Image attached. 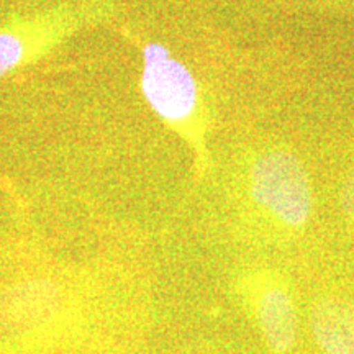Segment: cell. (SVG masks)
Masks as SVG:
<instances>
[{
	"mask_svg": "<svg viewBox=\"0 0 354 354\" xmlns=\"http://www.w3.org/2000/svg\"><path fill=\"white\" fill-rule=\"evenodd\" d=\"M250 194L266 218L284 232H300L312 216L313 197L307 171L287 149H269L254 159Z\"/></svg>",
	"mask_w": 354,
	"mask_h": 354,
	"instance_id": "6da1fadb",
	"label": "cell"
},
{
	"mask_svg": "<svg viewBox=\"0 0 354 354\" xmlns=\"http://www.w3.org/2000/svg\"><path fill=\"white\" fill-rule=\"evenodd\" d=\"M240 294L268 348L276 354L290 353L297 343L299 317L289 284L274 272H251Z\"/></svg>",
	"mask_w": 354,
	"mask_h": 354,
	"instance_id": "7a4b0ae2",
	"label": "cell"
},
{
	"mask_svg": "<svg viewBox=\"0 0 354 354\" xmlns=\"http://www.w3.org/2000/svg\"><path fill=\"white\" fill-rule=\"evenodd\" d=\"M143 59L141 88L151 109L166 122L187 120L196 112L198 100L192 73L158 43L145 48Z\"/></svg>",
	"mask_w": 354,
	"mask_h": 354,
	"instance_id": "3957f363",
	"label": "cell"
},
{
	"mask_svg": "<svg viewBox=\"0 0 354 354\" xmlns=\"http://www.w3.org/2000/svg\"><path fill=\"white\" fill-rule=\"evenodd\" d=\"M56 310V295L44 286H30L0 300V336L15 339L37 335Z\"/></svg>",
	"mask_w": 354,
	"mask_h": 354,
	"instance_id": "277c9868",
	"label": "cell"
},
{
	"mask_svg": "<svg viewBox=\"0 0 354 354\" xmlns=\"http://www.w3.org/2000/svg\"><path fill=\"white\" fill-rule=\"evenodd\" d=\"M308 326L325 354H354V299L323 297L312 305Z\"/></svg>",
	"mask_w": 354,
	"mask_h": 354,
	"instance_id": "5b68a950",
	"label": "cell"
},
{
	"mask_svg": "<svg viewBox=\"0 0 354 354\" xmlns=\"http://www.w3.org/2000/svg\"><path fill=\"white\" fill-rule=\"evenodd\" d=\"M24 56V43L15 35L0 33V76L20 63Z\"/></svg>",
	"mask_w": 354,
	"mask_h": 354,
	"instance_id": "8992f818",
	"label": "cell"
},
{
	"mask_svg": "<svg viewBox=\"0 0 354 354\" xmlns=\"http://www.w3.org/2000/svg\"><path fill=\"white\" fill-rule=\"evenodd\" d=\"M342 203L343 209L349 216V220L354 223V174L348 177V180L343 185L342 190Z\"/></svg>",
	"mask_w": 354,
	"mask_h": 354,
	"instance_id": "52a82bcc",
	"label": "cell"
}]
</instances>
